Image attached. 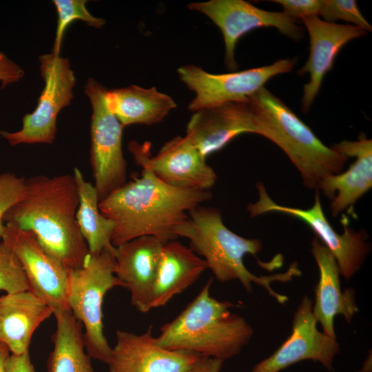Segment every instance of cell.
<instances>
[{"instance_id":"cell-21","label":"cell","mask_w":372,"mask_h":372,"mask_svg":"<svg viewBox=\"0 0 372 372\" xmlns=\"http://www.w3.org/2000/svg\"><path fill=\"white\" fill-rule=\"evenodd\" d=\"M53 312L30 290L0 296V342L12 354L30 350L34 333Z\"/></svg>"},{"instance_id":"cell-8","label":"cell","mask_w":372,"mask_h":372,"mask_svg":"<svg viewBox=\"0 0 372 372\" xmlns=\"http://www.w3.org/2000/svg\"><path fill=\"white\" fill-rule=\"evenodd\" d=\"M107 89L90 78L85 92L92 114L90 123V165L99 201L126 183L127 167L122 149L123 125L109 109Z\"/></svg>"},{"instance_id":"cell-22","label":"cell","mask_w":372,"mask_h":372,"mask_svg":"<svg viewBox=\"0 0 372 372\" xmlns=\"http://www.w3.org/2000/svg\"><path fill=\"white\" fill-rule=\"evenodd\" d=\"M207 269L205 261L176 240L164 244L152 296V309L163 307L193 285Z\"/></svg>"},{"instance_id":"cell-7","label":"cell","mask_w":372,"mask_h":372,"mask_svg":"<svg viewBox=\"0 0 372 372\" xmlns=\"http://www.w3.org/2000/svg\"><path fill=\"white\" fill-rule=\"evenodd\" d=\"M39 59L45 85L36 108L23 116L19 130H0V136L11 146L52 143L56 134L58 114L74 97L76 77L69 59L52 52L41 55Z\"/></svg>"},{"instance_id":"cell-28","label":"cell","mask_w":372,"mask_h":372,"mask_svg":"<svg viewBox=\"0 0 372 372\" xmlns=\"http://www.w3.org/2000/svg\"><path fill=\"white\" fill-rule=\"evenodd\" d=\"M319 15L322 17L323 21L329 23L343 20L366 31L372 30L371 24L360 11L355 0L323 1Z\"/></svg>"},{"instance_id":"cell-6","label":"cell","mask_w":372,"mask_h":372,"mask_svg":"<svg viewBox=\"0 0 372 372\" xmlns=\"http://www.w3.org/2000/svg\"><path fill=\"white\" fill-rule=\"evenodd\" d=\"M114 252L89 254L83 265L69 272L68 304L83 326L85 347L91 358L106 364L112 347L104 334L103 304L106 293L125 287L114 273Z\"/></svg>"},{"instance_id":"cell-3","label":"cell","mask_w":372,"mask_h":372,"mask_svg":"<svg viewBox=\"0 0 372 372\" xmlns=\"http://www.w3.org/2000/svg\"><path fill=\"white\" fill-rule=\"evenodd\" d=\"M174 234L189 240V248L205 261L219 282L238 280L247 292L252 291V283L259 285L281 304L287 302V297L276 292L271 282H285L301 275L296 263L282 273L257 276L251 273L243 258L247 254L256 258L262 248L260 240L234 233L225 226L220 211L215 207L200 205L189 211L187 218L174 228Z\"/></svg>"},{"instance_id":"cell-30","label":"cell","mask_w":372,"mask_h":372,"mask_svg":"<svg viewBox=\"0 0 372 372\" xmlns=\"http://www.w3.org/2000/svg\"><path fill=\"white\" fill-rule=\"evenodd\" d=\"M283 8V12L289 17L300 19L318 16L323 1L321 0H273Z\"/></svg>"},{"instance_id":"cell-35","label":"cell","mask_w":372,"mask_h":372,"mask_svg":"<svg viewBox=\"0 0 372 372\" xmlns=\"http://www.w3.org/2000/svg\"><path fill=\"white\" fill-rule=\"evenodd\" d=\"M371 366L369 367V359L364 364V367L359 372H371Z\"/></svg>"},{"instance_id":"cell-34","label":"cell","mask_w":372,"mask_h":372,"mask_svg":"<svg viewBox=\"0 0 372 372\" xmlns=\"http://www.w3.org/2000/svg\"><path fill=\"white\" fill-rule=\"evenodd\" d=\"M10 355L8 348L0 342V372H6V364Z\"/></svg>"},{"instance_id":"cell-5","label":"cell","mask_w":372,"mask_h":372,"mask_svg":"<svg viewBox=\"0 0 372 372\" xmlns=\"http://www.w3.org/2000/svg\"><path fill=\"white\" fill-rule=\"evenodd\" d=\"M258 134L277 145L299 171L304 186L318 190L322 180L342 172L348 158L325 145L298 116L265 87L249 97Z\"/></svg>"},{"instance_id":"cell-11","label":"cell","mask_w":372,"mask_h":372,"mask_svg":"<svg viewBox=\"0 0 372 372\" xmlns=\"http://www.w3.org/2000/svg\"><path fill=\"white\" fill-rule=\"evenodd\" d=\"M151 144L129 142L127 148L135 163L149 169L164 183L178 189L209 190L217 175L205 157L186 136H176L166 142L155 156Z\"/></svg>"},{"instance_id":"cell-26","label":"cell","mask_w":372,"mask_h":372,"mask_svg":"<svg viewBox=\"0 0 372 372\" xmlns=\"http://www.w3.org/2000/svg\"><path fill=\"white\" fill-rule=\"evenodd\" d=\"M57 12V25L52 52L60 54V49L65 32L75 20L86 23L89 26L101 28L105 25L103 18L93 16L87 9L86 0H53Z\"/></svg>"},{"instance_id":"cell-25","label":"cell","mask_w":372,"mask_h":372,"mask_svg":"<svg viewBox=\"0 0 372 372\" xmlns=\"http://www.w3.org/2000/svg\"><path fill=\"white\" fill-rule=\"evenodd\" d=\"M72 174L79 194L76 221L89 252L94 254L109 250L114 253L115 247L112 243L114 224L101 214L99 207V199L94 185L85 179L77 167L74 168Z\"/></svg>"},{"instance_id":"cell-29","label":"cell","mask_w":372,"mask_h":372,"mask_svg":"<svg viewBox=\"0 0 372 372\" xmlns=\"http://www.w3.org/2000/svg\"><path fill=\"white\" fill-rule=\"evenodd\" d=\"M25 179L12 172L0 174V238L6 224L4 216L8 211L24 196Z\"/></svg>"},{"instance_id":"cell-4","label":"cell","mask_w":372,"mask_h":372,"mask_svg":"<svg viewBox=\"0 0 372 372\" xmlns=\"http://www.w3.org/2000/svg\"><path fill=\"white\" fill-rule=\"evenodd\" d=\"M209 279L195 298L172 321L164 324L157 344L222 361L237 355L254 331L246 320L229 311L236 304L220 301L210 294Z\"/></svg>"},{"instance_id":"cell-14","label":"cell","mask_w":372,"mask_h":372,"mask_svg":"<svg viewBox=\"0 0 372 372\" xmlns=\"http://www.w3.org/2000/svg\"><path fill=\"white\" fill-rule=\"evenodd\" d=\"M312 300L302 299L292 321V331L286 341L270 356L254 366L250 372H279L298 362L310 360L334 371L333 362L340 351L336 338L317 329Z\"/></svg>"},{"instance_id":"cell-19","label":"cell","mask_w":372,"mask_h":372,"mask_svg":"<svg viewBox=\"0 0 372 372\" xmlns=\"http://www.w3.org/2000/svg\"><path fill=\"white\" fill-rule=\"evenodd\" d=\"M355 161L344 172L324 177L318 187L332 200L333 216L353 206L372 187V141L362 136L357 141H342L331 147Z\"/></svg>"},{"instance_id":"cell-24","label":"cell","mask_w":372,"mask_h":372,"mask_svg":"<svg viewBox=\"0 0 372 372\" xmlns=\"http://www.w3.org/2000/svg\"><path fill=\"white\" fill-rule=\"evenodd\" d=\"M54 344L47 361L48 372H96L85 351L83 326L70 311L54 315Z\"/></svg>"},{"instance_id":"cell-20","label":"cell","mask_w":372,"mask_h":372,"mask_svg":"<svg viewBox=\"0 0 372 372\" xmlns=\"http://www.w3.org/2000/svg\"><path fill=\"white\" fill-rule=\"evenodd\" d=\"M311 252L319 269V281L315 288L316 300L312 311L323 332L336 338L333 320L342 315L348 322L358 311L355 291L349 288L343 292L340 288V269L330 251L315 237L311 242Z\"/></svg>"},{"instance_id":"cell-13","label":"cell","mask_w":372,"mask_h":372,"mask_svg":"<svg viewBox=\"0 0 372 372\" xmlns=\"http://www.w3.org/2000/svg\"><path fill=\"white\" fill-rule=\"evenodd\" d=\"M1 240L18 258L30 290L50 307L53 315L70 311L68 304L70 271L48 254L30 231L6 224Z\"/></svg>"},{"instance_id":"cell-12","label":"cell","mask_w":372,"mask_h":372,"mask_svg":"<svg viewBox=\"0 0 372 372\" xmlns=\"http://www.w3.org/2000/svg\"><path fill=\"white\" fill-rule=\"evenodd\" d=\"M192 10L208 17L220 30L225 42V61L228 69L237 68L235 48L246 33L261 27H273L293 40L302 37V28L284 12L258 8L243 0H211L188 5Z\"/></svg>"},{"instance_id":"cell-10","label":"cell","mask_w":372,"mask_h":372,"mask_svg":"<svg viewBox=\"0 0 372 372\" xmlns=\"http://www.w3.org/2000/svg\"><path fill=\"white\" fill-rule=\"evenodd\" d=\"M296 59H279L265 66L227 74H211L189 64L177 70L179 78L195 94L189 110H199L225 103L247 100L272 77L290 72Z\"/></svg>"},{"instance_id":"cell-1","label":"cell","mask_w":372,"mask_h":372,"mask_svg":"<svg viewBox=\"0 0 372 372\" xmlns=\"http://www.w3.org/2000/svg\"><path fill=\"white\" fill-rule=\"evenodd\" d=\"M141 176L126 182L99 203L101 214L114 224L112 243L118 247L143 236L166 243L177 237L174 228L188 213L212 197L211 192L171 187L142 167Z\"/></svg>"},{"instance_id":"cell-2","label":"cell","mask_w":372,"mask_h":372,"mask_svg":"<svg viewBox=\"0 0 372 372\" xmlns=\"http://www.w3.org/2000/svg\"><path fill=\"white\" fill-rule=\"evenodd\" d=\"M78 205L73 174L36 175L25 179L24 196L3 221L32 232L43 249L70 271L81 267L90 254L76 221Z\"/></svg>"},{"instance_id":"cell-33","label":"cell","mask_w":372,"mask_h":372,"mask_svg":"<svg viewBox=\"0 0 372 372\" xmlns=\"http://www.w3.org/2000/svg\"><path fill=\"white\" fill-rule=\"evenodd\" d=\"M223 362L220 360L201 356L187 372H220Z\"/></svg>"},{"instance_id":"cell-31","label":"cell","mask_w":372,"mask_h":372,"mask_svg":"<svg viewBox=\"0 0 372 372\" xmlns=\"http://www.w3.org/2000/svg\"><path fill=\"white\" fill-rule=\"evenodd\" d=\"M25 75L23 69L3 52H0V82L1 89L19 81Z\"/></svg>"},{"instance_id":"cell-9","label":"cell","mask_w":372,"mask_h":372,"mask_svg":"<svg viewBox=\"0 0 372 372\" xmlns=\"http://www.w3.org/2000/svg\"><path fill=\"white\" fill-rule=\"evenodd\" d=\"M258 200L247 205L251 218L269 212L285 214L305 223L317 235L335 258L340 273L347 280L362 267L369 251L367 234L356 231L343 223L344 232L338 234L329 222L322 209L320 193L316 190L313 205L307 209L283 206L275 203L262 183L256 185Z\"/></svg>"},{"instance_id":"cell-18","label":"cell","mask_w":372,"mask_h":372,"mask_svg":"<svg viewBox=\"0 0 372 372\" xmlns=\"http://www.w3.org/2000/svg\"><path fill=\"white\" fill-rule=\"evenodd\" d=\"M164 242L143 236L115 247L114 273L130 293V302L138 311L152 309V296Z\"/></svg>"},{"instance_id":"cell-17","label":"cell","mask_w":372,"mask_h":372,"mask_svg":"<svg viewBox=\"0 0 372 372\" xmlns=\"http://www.w3.org/2000/svg\"><path fill=\"white\" fill-rule=\"evenodd\" d=\"M309 37V56L299 75L309 73V81L304 85L302 110L307 112L318 94L323 79L332 68L340 50L350 41L364 36L366 31L353 25L329 23L318 16L302 19Z\"/></svg>"},{"instance_id":"cell-27","label":"cell","mask_w":372,"mask_h":372,"mask_svg":"<svg viewBox=\"0 0 372 372\" xmlns=\"http://www.w3.org/2000/svg\"><path fill=\"white\" fill-rule=\"evenodd\" d=\"M30 290L23 269L10 247L0 242V291L12 293Z\"/></svg>"},{"instance_id":"cell-32","label":"cell","mask_w":372,"mask_h":372,"mask_svg":"<svg viewBox=\"0 0 372 372\" xmlns=\"http://www.w3.org/2000/svg\"><path fill=\"white\" fill-rule=\"evenodd\" d=\"M6 372H37L30 359V350L21 354L10 353L6 364Z\"/></svg>"},{"instance_id":"cell-15","label":"cell","mask_w":372,"mask_h":372,"mask_svg":"<svg viewBox=\"0 0 372 372\" xmlns=\"http://www.w3.org/2000/svg\"><path fill=\"white\" fill-rule=\"evenodd\" d=\"M244 133L258 134L249 98L194 112L187 123L185 136L207 157Z\"/></svg>"},{"instance_id":"cell-23","label":"cell","mask_w":372,"mask_h":372,"mask_svg":"<svg viewBox=\"0 0 372 372\" xmlns=\"http://www.w3.org/2000/svg\"><path fill=\"white\" fill-rule=\"evenodd\" d=\"M107 106L123 127L154 125L164 120L176 103L169 95L155 87L144 88L136 85L107 90Z\"/></svg>"},{"instance_id":"cell-16","label":"cell","mask_w":372,"mask_h":372,"mask_svg":"<svg viewBox=\"0 0 372 372\" xmlns=\"http://www.w3.org/2000/svg\"><path fill=\"white\" fill-rule=\"evenodd\" d=\"M201 356L159 346L151 327L141 334L118 330L109 372H187Z\"/></svg>"}]
</instances>
